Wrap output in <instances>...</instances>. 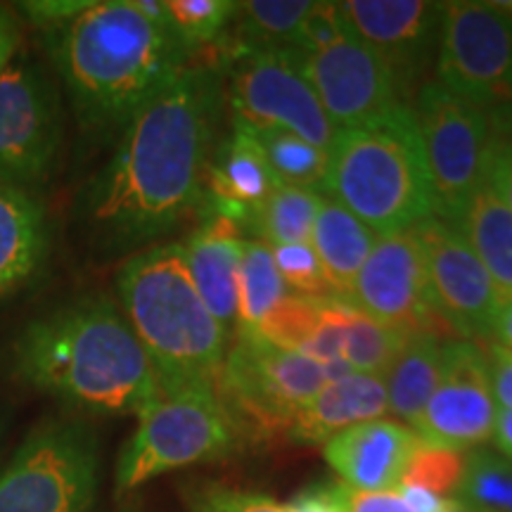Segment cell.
I'll use <instances>...</instances> for the list:
<instances>
[{"label":"cell","mask_w":512,"mask_h":512,"mask_svg":"<svg viewBox=\"0 0 512 512\" xmlns=\"http://www.w3.org/2000/svg\"><path fill=\"white\" fill-rule=\"evenodd\" d=\"M64 143L60 88L31 57L0 74V181L31 192L48 183Z\"/></svg>","instance_id":"cell-10"},{"label":"cell","mask_w":512,"mask_h":512,"mask_svg":"<svg viewBox=\"0 0 512 512\" xmlns=\"http://www.w3.org/2000/svg\"><path fill=\"white\" fill-rule=\"evenodd\" d=\"M275 266H278L283 283L302 297L313 299H335L332 297L328 280L313 247L306 245H280L271 247Z\"/></svg>","instance_id":"cell-36"},{"label":"cell","mask_w":512,"mask_h":512,"mask_svg":"<svg viewBox=\"0 0 512 512\" xmlns=\"http://www.w3.org/2000/svg\"><path fill=\"white\" fill-rule=\"evenodd\" d=\"M100 486V446L86 422L36 425L0 472V512H91Z\"/></svg>","instance_id":"cell-7"},{"label":"cell","mask_w":512,"mask_h":512,"mask_svg":"<svg viewBox=\"0 0 512 512\" xmlns=\"http://www.w3.org/2000/svg\"><path fill=\"white\" fill-rule=\"evenodd\" d=\"M339 512H413L396 491H361L344 482H330Z\"/></svg>","instance_id":"cell-39"},{"label":"cell","mask_w":512,"mask_h":512,"mask_svg":"<svg viewBox=\"0 0 512 512\" xmlns=\"http://www.w3.org/2000/svg\"><path fill=\"white\" fill-rule=\"evenodd\" d=\"M297 512H339L330 484H313L299 491L290 503Z\"/></svg>","instance_id":"cell-44"},{"label":"cell","mask_w":512,"mask_h":512,"mask_svg":"<svg viewBox=\"0 0 512 512\" xmlns=\"http://www.w3.org/2000/svg\"><path fill=\"white\" fill-rule=\"evenodd\" d=\"M444 344L432 335L411 337L394 366L384 375L389 413L408 422V427L415 425L437 387L444 366Z\"/></svg>","instance_id":"cell-25"},{"label":"cell","mask_w":512,"mask_h":512,"mask_svg":"<svg viewBox=\"0 0 512 512\" xmlns=\"http://www.w3.org/2000/svg\"><path fill=\"white\" fill-rule=\"evenodd\" d=\"M396 494L411 505L413 512H453L458 508L456 498L439 496L430 489H422V486L401 484L399 489H396Z\"/></svg>","instance_id":"cell-42"},{"label":"cell","mask_w":512,"mask_h":512,"mask_svg":"<svg viewBox=\"0 0 512 512\" xmlns=\"http://www.w3.org/2000/svg\"><path fill=\"white\" fill-rule=\"evenodd\" d=\"M242 228L228 216L209 211L200 226L181 242L192 283L211 316L228 332L238 325V271L242 259Z\"/></svg>","instance_id":"cell-20"},{"label":"cell","mask_w":512,"mask_h":512,"mask_svg":"<svg viewBox=\"0 0 512 512\" xmlns=\"http://www.w3.org/2000/svg\"><path fill=\"white\" fill-rule=\"evenodd\" d=\"M349 304L406 337H439L434 330L441 328L444 318L432 304L425 261L413 228L377 238L356 275Z\"/></svg>","instance_id":"cell-14"},{"label":"cell","mask_w":512,"mask_h":512,"mask_svg":"<svg viewBox=\"0 0 512 512\" xmlns=\"http://www.w3.org/2000/svg\"><path fill=\"white\" fill-rule=\"evenodd\" d=\"M323 302L325 299L285 294L252 337L264 339L273 347L304 354L306 344L311 342L313 332H316L320 323V316H323Z\"/></svg>","instance_id":"cell-33"},{"label":"cell","mask_w":512,"mask_h":512,"mask_svg":"<svg viewBox=\"0 0 512 512\" xmlns=\"http://www.w3.org/2000/svg\"><path fill=\"white\" fill-rule=\"evenodd\" d=\"M19 43H22V29H19L17 12L0 5V74L17 57Z\"/></svg>","instance_id":"cell-43"},{"label":"cell","mask_w":512,"mask_h":512,"mask_svg":"<svg viewBox=\"0 0 512 512\" xmlns=\"http://www.w3.org/2000/svg\"><path fill=\"white\" fill-rule=\"evenodd\" d=\"M494 444L498 453L512 460V411H498L494 427Z\"/></svg>","instance_id":"cell-45"},{"label":"cell","mask_w":512,"mask_h":512,"mask_svg":"<svg viewBox=\"0 0 512 512\" xmlns=\"http://www.w3.org/2000/svg\"><path fill=\"white\" fill-rule=\"evenodd\" d=\"M169 31L185 48L195 50L219 41L228 22L238 15L230 0H164Z\"/></svg>","instance_id":"cell-32"},{"label":"cell","mask_w":512,"mask_h":512,"mask_svg":"<svg viewBox=\"0 0 512 512\" xmlns=\"http://www.w3.org/2000/svg\"><path fill=\"white\" fill-rule=\"evenodd\" d=\"M491 339L501 344V347L512 351V299L503 302L501 309H498V316L494 323V337Z\"/></svg>","instance_id":"cell-46"},{"label":"cell","mask_w":512,"mask_h":512,"mask_svg":"<svg viewBox=\"0 0 512 512\" xmlns=\"http://www.w3.org/2000/svg\"><path fill=\"white\" fill-rule=\"evenodd\" d=\"M375 233L347 207L323 195L309 245L316 252L332 297L349 302L351 287L375 247Z\"/></svg>","instance_id":"cell-23"},{"label":"cell","mask_w":512,"mask_h":512,"mask_svg":"<svg viewBox=\"0 0 512 512\" xmlns=\"http://www.w3.org/2000/svg\"><path fill=\"white\" fill-rule=\"evenodd\" d=\"M349 36L354 34L339 10V3H313L309 15L299 24L292 46L285 50H292L297 55H313L337 46Z\"/></svg>","instance_id":"cell-37"},{"label":"cell","mask_w":512,"mask_h":512,"mask_svg":"<svg viewBox=\"0 0 512 512\" xmlns=\"http://www.w3.org/2000/svg\"><path fill=\"white\" fill-rule=\"evenodd\" d=\"M413 117L425 152L434 216L458 226L472 197L484 188L494 117L437 81L420 88Z\"/></svg>","instance_id":"cell-8"},{"label":"cell","mask_w":512,"mask_h":512,"mask_svg":"<svg viewBox=\"0 0 512 512\" xmlns=\"http://www.w3.org/2000/svg\"><path fill=\"white\" fill-rule=\"evenodd\" d=\"M496 415L484 349L470 339L446 342L441 377L411 430L425 444L470 453L494 437Z\"/></svg>","instance_id":"cell-15"},{"label":"cell","mask_w":512,"mask_h":512,"mask_svg":"<svg viewBox=\"0 0 512 512\" xmlns=\"http://www.w3.org/2000/svg\"><path fill=\"white\" fill-rule=\"evenodd\" d=\"M252 133L259 140L261 150H264L268 164H271L280 183L323 195L325 174H328V150H320V147L306 143L304 138L280 131V128Z\"/></svg>","instance_id":"cell-29"},{"label":"cell","mask_w":512,"mask_h":512,"mask_svg":"<svg viewBox=\"0 0 512 512\" xmlns=\"http://www.w3.org/2000/svg\"><path fill=\"white\" fill-rule=\"evenodd\" d=\"M323 195L380 235L432 219V185L413 107L366 126L339 128L328 147Z\"/></svg>","instance_id":"cell-5"},{"label":"cell","mask_w":512,"mask_h":512,"mask_svg":"<svg viewBox=\"0 0 512 512\" xmlns=\"http://www.w3.org/2000/svg\"><path fill=\"white\" fill-rule=\"evenodd\" d=\"M351 34L394 74L406 95L439 50L444 3L430 0H347L339 3Z\"/></svg>","instance_id":"cell-17"},{"label":"cell","mask_w":512,"mask_h":512,"mask_svg":"<svg viewBox=\"0 0 512 512\" xmlns=\"http://www.w3.org/2000/svg\"><path fill=\"white\" fill-rule=\"evenodd\" d=\"M91 0H38V3H19V15L29 17L36 27L50 29L64 24L88 8Z\"/></svg>","instance_id":"cell-41"},{"label":"cell","mask_w":512,"mask_h":512,"mask_svg":"<svg viewBox=\"0 0 512 512\" xmlns=\"http://www.w3.org/2000/svg\"><path fill=\"white\" fill-rule=\"evenodd\" d=\"M486 370H489L491 394L498 411H512V351L491 339L484 349Z\"/></svg>","instance_id":"cell-40"},{"label":"cell","mask_w":512,"mask_h":512,"mask_svg":"<svg viewBox=\"0 0 512 512\" xmlns=\"http://www.w3.org/2000/svg\"><path fill=\"white\" fill-rule=\"evenodd\" d=\"M453 512H465V510H463V505H460V503H458V508H456V510H453Z\"/></svg>","instance_id":"cell-47"},{"label":"cell","mask_w":512,"mask_h":512,"mask_svg":"<svg viewBox=\"0 0 512 512\" xmlns=\"http://www.w3.org/2000/svg\"><path fill=\"white\" fill-rule=\"evenodd\" d=\"M228 100L235 124L249 131L280 128L320 150H328L337 133L294 55L285 48H235Z\"/></svg>","instance_id":"cell-12"},{"label":"cell","mask_w":512,"mask_h":512,"mask_svg":"<svg viewBox=\"0 0 512 512\" xmlns=\"http://www.w3.org/2000/svg\"><path fill=\"white\" fill-rule=\"evenodd\" d=\"M453 498L465 512H512V460L491 448L470 451Z\"/></svg>","instance_id":"cell-30"},{"label":"cell","mask_w":512,"mask_h":512,"mask_svg":"<svg viewBox=\"0 0 512 512\" xmlns=\"http://www.w3.org/2000/svg\"><path fill=\"white\" fill-rule=\"evenodd\" d=\"M465 467L467 453L420 441V444L415 446V451L411 453V458H408L401 484L422 486V489H430L439 496L453 498L460 482H463Z\"/></svg>","instance_id":"cell-34"},{"label":"cell","mask_w":512,"mask_h":512,"mask_svg":"<svg viewBox=\"0 0 512 512\" xmlns=\"http://www.w3.org/2000/svg\"><path fill=\"white\" fill-rule=\"evenodd\" d=\"M46 46L76 119L91 131L124 128L190 64V50L136 0H91L46 29Z\"/></svg>","instance_id":"cell-3"},{"label":"cell","mask_w":512,"mask_h":512,"mask_svg":"<svg viewBox=\"0 0 512 512\" xmlns=\"http://www.w3.org/2000/svg\"><path fill=\"white\" fill-rule=\"evenodd\" d=\"M121 313L155 368L159 389L216 387L228 332L192 283L181 242L140 249L117 278Z\"/></svg>","instance_id":"cell-4"},{"label":"cell","mask_w":512,"mask_h":512,"mask_svg":"<svg viewBox=\"0 0 512 512\" xmlns=\"http://www.w3.org/2000/svg\"><path fill=\"white\" fill-rule=\"evenodd\" d=\"M185 505L188 512H297L271 496L221 484L190 486L185 491Z\"/></svg>","instance_id":"cell-35"},{"label":"cell","mask_w":512,"mask_h":512,"mask_svg":"<svg viewBox=\"0 0 512 512\" xmlns=\"http://www.w3.org/2000/svg\"><path fill=\"white\" fill-rule=\"evenodd\" d=\"M278 185L259 140L249 128L235 124L233 133L209 159L204 202H209V211L249 228L256 211Z\"/></svg>","instance_id":"cell-19"},{"label":"cell","mask_w":512,"mask_h":512,"mask_svg":"<svg viewBox=\"0 0 512 512\" xmlns=\"http://www.w3.org/2000/svg\"><path fill=\"white\" fill-rule=\"evenodd\" d=\"M437 83L486 112H512V15L496 3H444Z\"/></svg>","instance_id":"cell-11"},{"label":"cell","mask_w":512,"mask_h":512,"mask_svg":"<svg viewBox=\"0 0 512 512\" xmlns=\"http://www.w3.org/2000/svg\"><path fill=\"white\" fill-rule=\"evenodd\" d=\"M418 444L420 437L411 427L380 418L325 441L323 456L339 482L351 489L396 491Z\"/></svg>","instance_id":"cell-18"},{"label":"cell","mask_w":512,"mask_h":512,"mask_svg":"<svg viewBox=\"0 0 512 512\" xmlns=\"http://www.w3.org/2000/svg\"><path fill=\"white\" fill-rule=\"evenodd\" d=\"M411 337L401 335L347 302V339L344 358L356 373L384 377Z\"/></svg>","instance_id":"cell-31"},{"label":"cell","mask_w":512,"mask_h":512,"mask_svg":"<svg viewBox=\"0 0 512 512\" xmlns=\"http://www.w3.org/2000/svg\"><path fill=\"white\" fill-rule=\"evenodd\" d=\"M292 55L337 131L373 124L406 107L387 64L356 36L320 53Z\"/></svg>","instance_id":"cell-16"},{"label":"cell","mask_w":512,"mask_h":512,"mask_svg":"<svg viewBox=\"0 0 512 512\" xmlns=\"http://www.w3.org/2000/svg\"><path fill=\"white\" fill-rule=\"evenodd\" d=\"M456 228L494 280L501 302H508L512 299V211L484 185Z\"/></svg>","instance_id":"cell-24"},{"label":"cell","mask_w":512,"mask_h":512,"mask_svg":"<svg viewBox=\"0 0 512 512\" xmlns=\"http://www.w3.org/2000/svg\"><path fill=\"white\" fill-rule=\"evenodd\" d=\"M10 361L19 382L91 415H138L159 392L150 358L110 299H79L34 318Z\"/></svg>","instance_id":"cell-2"},{"label":"cell","mask_w":512,"mask_h":512,"mask_svg":"<svg viewBox=\"0 0 512 512\" xmlns=\"http://www.w3.org/2000/svg\"><path fill=\"white\" fill-rule=\"evenodd\" d=\"M494 117V143L486 164L484 185L512 211V112H491Z\"/></svg>","instance_id":"cell-38"},{"label":"cell","mask_w":512,"mask_h":512,"mask_svg":"<svg viewBox=\"0 0 512 512\" xmlns=\"http://www.w3.org/2000/svg\"><path fill=\"white\" fill-rule=\"evenodd\" d=\"M320 200H323L320 192L280 183L256 211L249 228L259 235L256 240L271 247L306 245L311 242Z\"/></svg>","instance_id":"cell-27"},{"label":"cell","mask_w":512,"mask_h":512,"mask_svg":"<svg viewBox=\"0 0 512 512\" xmlns=\"http://www.w3.org/2000/svg\"><path fill=\"white\" fill-rule=\"evenodd\" d=\"M48 252L46 211L31 192L0 181V297L34 278Z\"/></svg>","instance_id":"cell-22"},{"label":"cell","mask_w":512,"mask_h":512,"mask_svg":"<svg viewBox=\"0 0 512 512\" xmlns=\"http://www.w3.org/2000/svg\"><path fill=\"white\" fill-rule=\"evenodd\" d=\"M311 0H249L238 3V48L283 50L290 48L299 24L309 15Z\"/></svg>","instance_id":"cell-28"},{"label":"cell","mask_w":512,"mask_h":512,"mask_svg":"<svg viewBox=\"0 0 512 512\" xmlns=\"http://www.w3.org/2000/svg\"><path fill=\"white\" fill-rule=\"evenodd\" d=\"M287 294V285L275 266L273 249L256 238H245L238 271V325L235 337H252Z\"/></svg>","instance_id":"cell-26"},{"label":"cell","mask_w":512,"mask_h":512,"mask_svg":"<svg viewBox=\"0 0 512 512\" xmlns=\"http://www.w3.org/2000/svg\"><path fill=\"white\" fill-rule=\"evenodd\" d=\"M389 413L384 377L351 373L339 382L325 384L313 399L294 415L287 439L297 444H325L337 434L380 420Z\"/></svg>","instance_id":"cell-21"},{"label":"cell","mask_w":512,"mask_h":512,"mask_svg":"<svg viewBox=\"0 0 512 512\" xmlns=\"http://www.w3.org/2000/svg\"><path fill=\"white\" fill-rule=\"evenodd\" d=\"M136 418V432L117 460L119 494L166 472L226 458L240 441L216 387L159 389Z\"/></svg>","instance_id":"cell-6"},{"label":"cell","mask_w":512,"mask_h":512,"mask_svg":"<svg viewBox=\"0 0 512 512\" xmlns=\"http://www.w3.org/2000/svg\"><path fill=\"white\" fill-rule=\"evenodd\" d=\"M323 387L318 361L259 337H235L216 380V392L235 430L254 437L290 432L294 415Z\"/></svg>","instance_id":"cell-9"},{"label":"cell","mask_w":512,"mask_h":512,"mask_svg":"<svg viewBox=\"0 0 512 512\" xmlns=\"http://www.w3.org/2000/svg\"><path fill=\"white\" fill-rule=\"evenodd\" d=\"M413 233L425 261L432 304L448 328L472 339L494 337L501 294L463 233L437 216L420 221Z\"/></svg>","instance_id":"cell-13"},{"label":"cell","mask_w":512,"mask_h":512,"mask_svg":"<svg viewBox=\"0 0 512 512\" xmlns=\"http://www.w3.org/2000/svg\"><path fill=\"white\" fill-rule=\"evenodd\" d=\"M214 64H188L121 128L117 150L81 197V219L107 252L152 247L204 202L219 121Z\"/></svg>","instance_id":"cell-1"}]
</instances>
